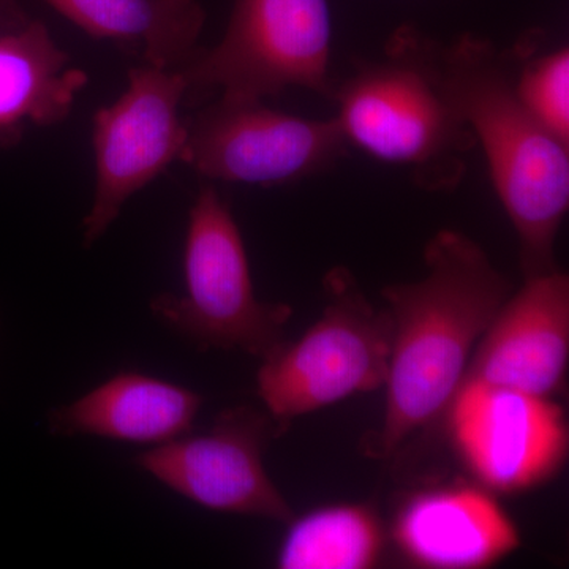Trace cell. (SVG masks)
<instances>
[{
	"mask_svg": "<svg viewBox=\"0 0 569 569\" xmlns=\"http://www.w3.org/2000/svg\"><path fill=\"white\" fill-rule=\"evenodd\" d=\"M388 47L436 82L485 152L493 189L519 238L523 279L556 271V241L569 209V146L520 102L507 52L475 33L441 41L417 26Z\"/></svg>",
	"mask_w": 569,
	"mask_h": 569,
	"instance_id": "cell-1",
	"label": "cell"
},
{
	"mask_svg": "<svg viewBox=\"0 0 569 569\" xmlns=\"http://www.w3.org/2000/svg\"><path fill=\"white\" fill-rule=\"evenodd\" d=\"M426 274L381 290L392 320L383 426L366 438L369 458L387 459L445 415L475 347L511 283L478 242L438 231L425 249Z\"/></svg>",
	"mask_w": 569,
	"mask_h": 569,
	"instance_id": "cell-2",
	"label": "cell"
},
{
	"mask_svg": "<svg viewBox=\"0 0 569 569\" xmlns=\"http://www.w3.org/2000/svg\"><path fill=\"white\" fill-rule=\"evenodd\" d=\"M335 116L348 146L406 168L419 189L449 193L466 179L473 133L417 62L385 44L335 86Z\"/></svg>",
	"mask_w": 569,
	"mask_h": 569,
	"instance_id": "cell-3",
	"label": "cell"
},
{
	"mask_svg": "<svg viewBox=\"0 0 569 569\" xmlns=\"http://www.w3.org/2000/svg\"><path fill=\"white\" fill-rule=\"evenodd\" d=\"M183 284L181 296H156L151 310L200 350H239L263 361L287 342L293 307L254 295L241 230L212 183L190 208Z\"/></svg>",
	"mask_w": 569,
	"mask_h": 569,
	"instance_id": "cell-4",
	"label": "cell"
},
{
	"mask_svg": "<svg viewBox=\"0 0 569 569\" xmlns=\"http://www.w3.org/2000/svg\"><path fill=\"white\" fill-rule=\"evenodd\" d=\"M326 306L296 342H284L261 362L257 391L277 437L295 419L348 397L385 387L392 320L377 310L347 268L325 276Z\"/></svg>",
	"mask_w": 569,
	"mask_h": 569,
	"instance_id": "cell-5",
	"label": "cell"
},
{
	"mask_svg": "<svg viewBox=\"0 0 569 569\" xmlns=\"http://www.w3.org/2000/svg\"><path fill=\"white\" fill-rule=\"evenodd\" d=\"M332 18L328 0H234L222 40L183 66L186 100L219 92L261 100L302 88L331 100Z\"/></svg>",
	"mask_w": 569,
	"mask_h": 569,
	"instance_id": "cell-6",
	"label": "cell"
},
{
	"mask_svg": "<svg viewBox=\"0 0 569 569\" xmlns=\"http://www.w3.org/2000/svg\"><path fill=\"white\" fill-rule=\"evenodd\" d=\"M186 122L181 162L209 181L287 186L331 168L350 149L336 118H301L261 100L217 97Z\"/></svg>",
	"mask_w": 569,
	"mask_h": 569,
	"instance_id": "cell-7",
	"label": "cell"
},
{
	"mask_svg": "<svg viewBox=\"0 0 569 569\" xmlns=\"http://www.w3.org/2000/svg\"><path fill=\"white\" fill-rule=\"evenodd\" d=\"M445 415L456 456L496 496L542 488L567 463V413L553 399L463 381Z\"/></svg>",
	"mask_w": 569,
	"mask_h": 569,
	"instance_id": "cell-8",
	"label": "cell"
},
{
	"mask_svg": "<svg viewBox=\"0 0 569 569\" xmlns=\"http://www.w3.org/2000/svg\"><path fill=\"white\" fill-rule=\"evenodd\" d=\"M186 93L181 70L141 63L129 71L122 96L93 116L96 193L82 220V246L96 244L134 193L181 160Z\"/></svg>",
	"mask_w": 569,
	"mask_h": 569,
	"instance_id": "cell-9",
	"label": "cell"
},
{
	"mask_svg": "<svg viewBox=\"0 0 569 569\" xmlns=\"http://www.w3.org/2000/svg\"><path fill=\"white\" fill-rule=\"evenodd\" d=\"M269 415L241 406L223 410L206 432L157 445L133 459L164 488L206 509L290 523L295 511L264 468Z\"/></svg>",
	"mask_w": 569,
	"mask_h": 569,
	"instance_id": "cell-10",
	"label": "cell"
},
{
	"mask_svg": "<svg viewBox=\"0 0 569 569\" xmlns=\"http://www.w3.org/2000/svg\"><path fill=\"white\" fill-rule=\"evenodd\" d=\"M569 277L560 269L526 279L481 336L463 381L553 399L567 388Z\"/></svg>",
	"mask_w": 569,
	"mask_h": 569,
	"instance_id": "cell-11",
	"label": "cell"
},
{
	"mask_svg": "<svg viewBox=\"0 0 569 569\" xmlns=\"http://www.w3.org/2000/svg\"><path fill=\"white\" fill-rule=\"evenodd\" d=\"M391 531L400 556L418 568H489L520 548L518 527L496 493L467 482L413 493Z\"/></svg>",
	"mask_w": 569,
	"mask_h": 569,
	"instance_id": "cell-12",
	"label": "cell"
},
{
	"mask_svg": "<svg viewBox=\"0 0 569 569\" xmlns=\"http://www.w3.org/2000/svg\"><path fill=\"white\" fill-rule=\"evenodd\" d=\"M204 397L148 373L119 372L48 415L52 436L163 445L192 432Z\"/></svg>",
	"mask_w": 569,
	"mask_h": 569,
	"instance_id": "cell-13",
	"label": "cell"
},
{
	"mask_svg": "<svg viewBox=\"0 0 569 569\" xmlns=\"http://www.w3.org/2000/svg\"><path fill=\"white\" fill-rule=\"evenodd\" d=\"M88 82L43 22L28 20L0 32V144L20 140L26 123L66 121Z\"/></svg>",
	"mask_w": 569,
	"mask_h": 569,
	"instance_id": "cell-14",
	"label": "cell"
},
{
	"mask_svg": "<svg viewBox=\"0 0 569 569\" xmlns=\"http://www.w3.org/2000/svg\"><path fill=\"white\" fill-rule=\"evenodd\" d=\"M96 39L141 63L182 69L200 50L206 13L198 0H44Z\"/></svg>",
	"mask_w": 569,
	"mask_h": 569,
	"instance_id": "cell-15",
	"label": "cell"
},
{
	"mask_svg": "<svg viewBox=\"0 0 569 569\" xmlns=\"http://www.w3.org/2000/svg\"><path fill=\"white\" fill-rule=\"evenodd\" d=\"M287 526L277 552L280 569L373 568L385 550L383 526L366 505L312 509Z\"/></svg>",
	"mask_w": 569,
	"mask_h": 569,
	"instance_id": "cell-16",
	"label": "cell"
},
{
	"mask_svg": "<svg viewBox=\"0 0 569 569\" xmlns=\"http://www.w3.org/2000/svg\"><path fill=\"white\" fill-rule=\"evenodd\" d=\"M520 102L549 133L569 146V50L542 48L539 32L523 33L507 52Z\"/></svg>",
	"mask_w": 569,
	"mask_h": 569,
	"instance_id": "cell-17",
	"label": "cell"
},
{
	"mask_svg": "<svg viewBox=\"0 0 569 569\" xmlns=\"http://www.w3.org/2000/svg\"><path fill=\"white\" fill-rule=\"evenodd\" d=\"M17 26H20V24H17ZM17 26L6 24V22H0V32L9 31V29L17 28Z\"/></svg>",
	"mask_w": 569,
	"mask_h": 569,
	"instance_id": "cell-18",
	"label": "cell"
}]
</instances>
